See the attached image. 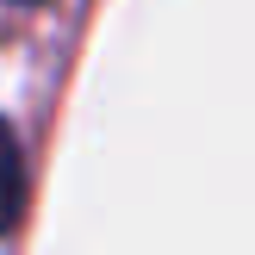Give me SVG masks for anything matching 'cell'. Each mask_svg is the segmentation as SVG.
<instances>
[{"instance_id":"1","label":"cell","mask_w":255,"mask_h":255,"mask_svg":"<svg viewBox=\"0 0 255 255\" xmlns=\"http://www.w3.org/2000/svg\"><path fill=\"white\" fill-rule=\"evenodd\" d=\"M19 212H25V156H19L12 125L0 119V237L19 224Z\"/></svg>"},{"instance_id":"2","label":"cell","mask_w":255,"mask_h":255,"mask_svg":"<svg viewBox=\"0 0 255 255\" xmlns=\"http://www.w3.org/2000/svg\"><path fill=\"white\" fill-rule=\"evenodd\" d=\"M19 6H44V0H19Z\"/></svg>"}]
</instances>
